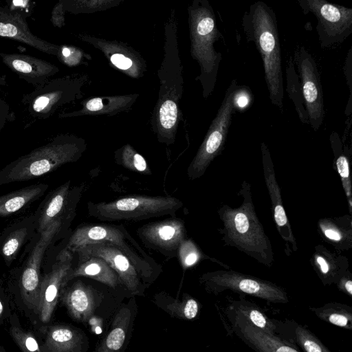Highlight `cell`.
Wrapping results in <instances>:
<instances>
[{"label":"cell","mask_w":352,"mask_h":352,"mask_svg":"<svg viewBox=\"0 0 352 352\" xmlns=\"http://www.w3.org/2000/svg\"><path fill=\"white\" fill-rule=\"evenodd\" d=\"M10 111V107L6 101L0 98V121L8 118Z\"/></svg>","instance_id":"b9f144b4"},{"label":"cell","mask_w":352,"mask_h":352,"mask_svg":"<svg viewBox=\"0 0 352 352\" xmlns=\"http://www.w3.org/2000/svg\"><path fill=\"white\" fill-rule=\"evenodd\" d=\"M286 81L288 96L295 106L296 111L301 122L304 124H309L299 76L296 73L292 56H289L286 67Z\"/></svg>","instance_id":"836d02e7"},{"label":"cell","mask_w":352,"mask_h":352,"mask_svg":"<svg viewBox=\"0 0 352 352\" xmlns=\"http://www.w3.org/2000/svg\"><path fill=\"white\" fill-rule=\"evenodd\" d=\"M241 26L247 41L254 43L261 56L270 99L282 110L283 80L276 13L266 3L257 1L244 12Z\"/></svg>","instance_id":"7a4b0ae2"},{"label":"cell","mask_w":352,"mask_h":352,"mask_svg":"<svg viewBox=\"0 0 352 352\" xmlns=\"http://www.w3.org/2000/svg\"><path fill=\"white\" fill-rule=\"evenodd\" d=\"M44 342L41 352H86L89 339L82 329L67 324L45 325L41 327Z\"/></svg>","instance_id":"44dd1931"},{"label":"cell","mask_w":352,"mask_h":352,"mask_svg":"<svg viewBox=\"0 0 352 352\" xmlns=\"http://www.w3.org/2000/svg\"><path fill=\"white\" fill-rule=\"evenodd\" d=\"M319 319L349 330L352 329V307L340 302H328L320 307H309Z\"/></svg>","instance_id":"d6a6232c"},{"label":"cell","mask_w":352,"mask_h":352,"mask_svg":"<svg viewBox=\"0 0 352 352\" xmlns=\"http://www.w3.org/2000/svg\"><path fill=\"white\" fill-rule=\"evenodd\" d=\"M3 63L34 89L45 84L58 69L46 60L25 54H0Z\"/></svg>","instance_id":"7402d4cb"},{"label":"cell","mask_w":352,"mask_h":352,"mask_svg":"<svg viewBox=\"0 0 352 352\" xmlns=\"http://www.w3.org/2000/svg\"><path fill=\"white\" fill-rule=\"evenodd\" d=\"M330 144L334 155V164L340 177L345 192L350 214L352 212V184L350 175L349 157L351 149L344 146L337 132L333 131L329 137Z\"/></svg>","instance_id":"1f68e13d"},{"label":"cell","mask_w":352,"mask_h":352,"mask_svg":"<svg viewBox=\"0 0 352 352\" xmlns=\"http://www.w3.org/2000/svg\"><path fill=\"white\" fill-rule=\"evenodd\" d=\"M97 243H109L118 246L150 285L162 272V266L146 253L122 225L81 224L69 237L65 248L74 253L80 247Z\"/></svg>","instance_id":"277c9868"},{"label":"cell","mask_w":352,"mask_h":352,"mask_svg":"<svg viewBox=\"0 0 352 352\" xmlns=\"http://www.w3.org/2000/svg\"><path fill=\"white\" fill-rule=\"evenodd\" d=\"M264 179L272 204V210L277 231L285 243V252L287 256L298 250L291 225L285 211L280 188L276 181L274 164L267 144H261Z\"/></svg>","instance_id":"2e32d148"},{"label":"cell","mask_w":352,"mask_h":352,"mask_svg":"<svg viewBox=\"0 0 352 352\" xmlns=\"http://www.w3.org/2000/svg\"><path fill=\"white\" fill-rule=\"evenodd\" d=\"M74 253L67 248L58 254L51 270L41 280L39 300L36 314L40 320L47 324L52 319L59 300L65 278L73 266Z\"/></svg>","instance_id":"9a60e30c"},{"label":"cell","mask_w":352,"mask_h":352,"mask_svg":"<svg viewBox=\"0 0 352 352\" xmlns=\"http://www.w3.org/2000/svg\"><path fill=\"white\" fill-rule=\"evenodd\" d=\"M138 94L102 96L87 99L81 102V108L71 112L59 113L58 118H70L86 115L113 116L129 110Z\"/></svg>","instance_id":"484cf974"},{"label":"cell","mask_w":352,"mask_h":352,"mask_svg":"<svg viewBox=\"0 0 352 352\" xmlns=\"http://www.w3.org/2000/svg\"><path fill=\"white\" fill-rule=\"evenodd\" d=\"M177 258L179 259L183 269L185 271L197 264L203 259H210L218 263L222 264L216 259L209 257L204 254L197 245L190 239H186L181 244L179 250Z\"/></svg>","instance_id":"d590c367"},{"label":"cell","mask_w":352,"mask_h":352,"mask_svg":"<svg viewBox=\"0 0 352 352\" xmlns=\"http://www.w3.org/2000/svg\"><path fill=\"white\" fill-rule=\"evenodd\" d=\"M36 227V216L34 214L16 222L3 232L0 236V254L7 264L15 258Z\"/></svg>","instance_id":"83f0119b"},{"label":"cell","mask_w":352,"mask_h":352,"mask_svg":"<svg viewBox=\"0 0 352 352\" xmlns=\"http://www.w3.org/2000/svg\"><path fill=\"white\" fill-rule=\"evenodd\" d=\"M78 80L60 78L49 80L43 85L23 96L21 102L34 118H49L62 106L82 97Z\"/></svg>","instance_id":"9c48e42d"},{"label":"cell","mask_w":352,"mask_h":352,"mask_svg":"<svg viewBox=\"0 0 352 352\" xmlns=\"http://www.w3.org/2000/svg\"><path fill=\"white\" fill-rule=\"evenodd\" d=\"M0 36L17 40L46 54H57L55 45L30 32L25 14L19 10L0 6Z\"/></svg>","instance_id":"ffe728a7"},{"label":"cell","mask_w":352,"mask_h":352,"mask_svg":"<svg viewBox=\"0 0 352 352\" xmlns=\"http://www.w3.org/2000/svg\"><path fill=\"white\" fill-rule=\"evenodd\" d=\"M237 86V81L234 79L228 87L216 116L188 167L187 175L190 179L201 177L214 159L221 153L235 110L233 98Z\"/></svg>","instance_id":"52a82bcc"},{"label":"cell","mask_w":352,"mask_h":352,"mask_svg":"<svg viewBox=\"0 0 352 352\" xmlns=\"http://www.w3.org/2000/svg\"><path fill=\"white\" fill-rule=\"evenodd\" d=\"M5 350L2 348V346L0 345V351H4Z\"/></svg>","instance_id":"7dc6e473"},{"label":"cell","mask_w":352,"mask_h":352,"mask_svg":"<svg viewBox=\"0 0 352 352\" xmlns=\"http://www.w3.org/2000/svg\"><path fill=\"white\" fill-rule=\"evenodd\" d=\"M338 289L348 295L352 296V274L347 270L346 272L335 284Z\"/></svg>","instance_id":"f35d334b"},{"label":"cell","mask_w":352,"mask_h":352,"mask_svg":"<svg viewBox=\"0 0 352 352\" xmlns=\"http://www.w3.org/2000/svg\"><path fill=\"white\" fill-rule=\"evenodd\" d=\"M344 72L346 78L347 85L349 88L350 94H351L352 84V48L351 47L347 53L344 67Z\"/></svg>","instance_id":"60d3db41"},{"label":"cell","mask_w":352,"mask_h":352,"mask_svg":"<svg viewBox=\"0 0 352 352\" xmlns=\"http://www.w3.org/2000/svg\"><path fill=\"white\" fill-rule=\"evenodd\" d=\"M69 225L57 221L41 232L25 263L21 276V290L24 302L36 314L40 293L41 265L45 253L55 237Z\"/></svg>","instance_id":"4fadbf2b"},{"label":"cell","mask_w":352,"mask_h":352,"mask_svg":"<svg viewBox=\"0 0 352 352\" xmlns=\"http://www.w3.org/2000/svg\"><path fill=\"white\" fill-rule=\"evenodd\" d=\"M183 203L170 196L131 195L105 202L87 204L89 216L103 221H140L175 216Z\"/></svg>","instance_id":"5b68a950"},{"label":"cell","mask_w":352,"mask_h":352,"mask_svg":"<svg viewBox=\"0 0 352 352\" xmlns=\"http://www.w3.org/2000/svg\"><path fill=\"white\" fill-rule=\"evenodd\" d=\"M78 262L72 266L65 278V285L77 277H87L100 282L114 290L124 289L116 272L102 258L78 255Z\"/></svg>","instance_id":"603a6c76"},{"label":"cell","mask_w":352,"mask_h":352,"mask_svg":"<svg viewBox=\"0 0 352 352\" xmlns=\"http://www.w3.org/2000/svg\"><path fill=\"white\" fill-rule=\"evenodd\" d=\"M199 282L207 293L216 296L226 290H231L267 302H289L287 292L281 286L230 268L204 273L199 278Z\"/></svg>","instance_id":"8992f818"},{"label":"cell","mask_w":352,"mask_h":352,"mask_svg":"<svg viewBox=\"0 0 352 352\" xmlns=\"http://www.w3.org/2000/svg\"><path fill=\"white\" fill-rule=\"evenodd\" d=\"M62 54L65 57H68L70 55V50L68 48H64L62 50Z\"/></svg>","instance_id":"f6af8a7d"},{"label":"cell","mask_w":352,"mask_h":352,"mask_svg":"<svg viewBox=\"0 0 352 352\" xmlns=\"http://www.w3.org/2000/svg\"><path fill=\"white\" fill-rule=\"evenodd\" d=\"M59 300L72 320L87 323L95 314L102 300V296L93 287L78 280L67 283L60 293Z\"/></svg>","instance_id":"e0dca14e"},{"label":"cell","mask_w":352,"mask_h":352,"mask_svg":"<svg viewBox=\"0 0 352 352\" xmlns=\"http://www.w3.org/2000/svg\"><path fill=\"white\" fill-rule=\"evenodd\" d=\"M6 313V305L4 304L3 300L0 295V319H2L5 316Z\"/></svg>","instance_id":"7bdbcfd3"},{"label":"cell","mask_w":352,"mask_h":352,"mask_svg":"<svg viewBox=\"0 0 352 352\" xmlns=\"http://www.w3.org/2000/svg\"><path fill=\"white\" fill-rule=\"evenodd\" d=\"M138 305L135 296L122 303L116 310L109 331L95 349L96 352H122L132 335Z\"/></svg>","instance_id":"ac0fdd59"},{"label":"cell","mask_w":352,"mask_h":352,"mask_svg":"<svg viewBox=\"0 0 352 352\" xmlns=\"http://www.w3.org/2000/svg\"><path fill=\"white\" fill-rule=\"evenodd\" d=\"M292 58L297 66L309 124L316 131L325 116L320 73L314 58L304 46H298Z\"/></svg>","instance_id":"30bf717a"},{"label":"cell","mask_w":352,"mask_h":352,"mask_svg":"<svg viewBox=\"0 0 352 352\" xmlns=\"http://www.w3.org/2000/svg\"><path fill=\"white\" fill-rule=\"evenodd\" d=\"M7 120H8V118H6V119H3V120L0 121V132L1 131V130L5 126L7 122Z\"/></svg>","instance_id":"bcb514c9"},{"label":"cell","mask_w":352,"mask_h":352,"mask_svg":"<svg viewBox=\"0 0 352 352\" xmlns=\"http://www.w3.org/2000/svg\"><path fill=\"white\" fill-rule=\"evenodd\" d=\"M275 333L287 343L300 351L307 352H329V349L305 326L292 319L271 318Z\"/></svg>","instance_id":"d4e9b609"},{"label":"cell","mask_w":352,"mask_h":352,"mask_svg":"<svg viewBox=\"0 0 352 352\" xmlns=\"http://www.w3.org/2000/svg\"><path fill=\"white\" fill-rule=\"evenodd\" d=\"M49 187L47 184H32L0 196V217L12 214L41 197Z\"/></svg>","instance_id":"f546056e"},{"label":"cell","mask_w":352,"mask_h":352,"mask_svg":"<svg viewBox=\"0 0 352 352\" xmlns=\"http://www.w3.org/2000/svg\"><path fill=\"white\" fill-rule=\"evenodd\" d=\"M316 274L325 286L336 284L349 270L347 257L333 252L322 244L315 246L309 260Z\"/></svg>","instance_id":"cb8c5ba5"},{"label":"cell","mask_w":352,"mask_h":352,"mask_svg":"<svg viewBox=\"0 0 352 352\" xmlns=\"http://www.w3.org/2000/svg\"><path fill=\"white\" fill-rule=\"evenodd\" d=\"M317 232L322 241L331 245L339 253L352 248L351 214L318 219Z\"/></svg>","instance_id":"4316f807"},{"label":"cell","mask_w":352,"mask_h":352,"mask_svg":"<svg viewBox=\"0 0 352 352\" xmlns=\"http://www.w3.org/2000/svg\"><path fill=\"white\" fill-rule=\"evenodd\" d=\"M10 323V335L21 351L25 352H41V346L38 344L34 336L21 327L18 318L15 314L12 316Z\"/></svg>","instance_id":"8d00e7d4"},{"label":"cell","mask_w":352,"mask_h":352,"mask_svg":"<svg viewBox=\"0 0 352 352\" xmlns=\"http://www.w3.org/2000/svg\"><path fill=\"white\" fill-rule=\"evenodd\" d=\"M253 97L250 89L246 86H237L234 94L233 103L234 109L243 111L249 107Z\"/></svg>","instance_id":"74e56055"},{"label":"cell","mask_w":352,"mask_h":352,"mask_svg":"<svg viewBox=\"0 0 352 352\" xmlns=\"http://www.w3.org/2000/svg\"><path fill=\"white\" fill-rule=\"evenodd\" d=\"M74 253L102 258L116 272L125 290L131 296H145L146 290L151 285L118 246L109 243H91L76 249Z\"/></svg>","instance_id":"8fae6325"},{"label":"cell","mask_w":352,"mask_h":352,"mask_svg":"<svg viewBox=\"0 0 352 352\" xmlns=\"http://www.w3.org/2000/svg\"><path fill=\"white\" fill-rule=\"evenodd\" d=\"M112 63L120 69H128L132 66V60L122 54H115L111 57Z\"/></svg>","instance_id":"ab89813d"},{"label":"cell","mask_w":352,"mask_h":352,"mask_svg":"<svg viewBox=\"0 0 352 352\" xmlns=\"http://www.w3.org/2000/svg\"><path fill=\"white\" fill-rule=\"evenodd\" d=\"M152 300L172 318L180 320H194L199 311V302L186 293L180 300L171 296L166 292H160L153 296Z\"/></svg>","instance_id":"f1b7e54d"},{"label":"cell","mask_w":352,"mask_h":352,"mask_svg":"<svg viewBox=\"0 0 352 352\" xmlns=\"http://www.w3.org/2000/svg\"><path fill=\"white\" fill-rule=\"evenodd\" d=\"M225 314L245 320L270 333L276 334L271 320L254 302L239 296V300H231L225 309Z\"/></svg>","instance_id":"4dcf8cb0"},{"label":"cell","mask_w":352,"mask_h":352,"mask_svg":"<svg viewBox=\"0 0 352 352\" xmlns=\"http://www.w3.org/2000/svg\"><path fill=\"white\" fill-rule=\"evenodd\" d=\"M83 188V185L72 186L71 180H68L50 191L34 213L38 232L41 233L57 221L70 225L76 216Z\"/></svg>","instance_id":"7c38bea8"},{"label":"cell","mask_w":352,"mask_h":352,"mask_svg":"<svg viewBox=\"0 0 352 352\" xmlns=\"http://www.w3.org/2000/svg\"><path fill=\"white\" fill-rule=\"evenodd\" d=\"M6 85L7 82L6 76L0 74V87L6 86Z\"/></svg>","instance_id":"ee69618b"},{"label":"cell","mask_w":352,"mask_h":352,"mask_svg":"<svg viewBox=\"0 0 352 352\" xmlns=\"http://www.w3.org/2000/svg\"><path fill=\"white\" fill-rule=\"evenodd\" d=\"M231 333H235L248 346L258 352H298V348L245 320L225 314Z\"/></svg>","instance_id":"d6986e66"},{"label":"cell","mask_w":352,"mask_h":352,"mask_svg":"<svg viewBox=\"0 0 352 352\" xmlns=\"http://www.w3.org/2000/svg\"><path fill=\"white\" fill-rule=\"evenodd\" d=\"M116 163L132 171L151 174L145 159L132 146L125 144L115 151Z\"/></svg>","instance_id":"e575fe53"},{"label":"cell","mask_w":352,"mask_h":352,"mask_svg":"<svg viewBox=\"0 0 352 352\" xmlns=\"http://www.w3.org/2000/svg\"><path fill=\"white\" fill-rule=\"evenodd\" d=\"M86 148L83 138L73 134H59L4 166L0 170V186L34 179L65 164L76 162Z\"/></svg>","instance_id":"3957f363"},{"label":"cell","mask_w":352,"mask_h":352,"mask_svg":"<svg viewBox=\"0 0 352 352\" xmlns=\"http://www.w3.org/2000/svg\"><path fill=\"white\" fill-rule=\"evenodd\" d=\"M238 195L243 199L240 206L232 208L224 204L217 210L223 223V228L218 229L221 240L225 245L234 248L270 267L274 261L272 246L256 214L248 182H242Z\"/></svg>","instance_id":"6da1fadb"},{"label":"cell","mask_w":352,"mask_h":352,"mask_svg":"<svg viewBox=\"0 0 352 352\" xmlns=\"http://www.w3.org/2000/svg\"><path fill=\"white\" fill-rule=\"evenodd\" d=\"M136 234L144 245L166 259L177 258L182 243L188 238L184 221L175 216L139 227Z\"/></svg>","instance_id":"5bb4252c"},{"label":"cell","mask_w":352,"mask_h":352,"mask_svg":"<svg viewBox=\"0 0 352 352\" xmlns=\"http://www.w3.org/2000/svg\"><path fill=\"white\" fill-rule=\"evenodd\" d=\"M304 14L317 19L316 32L322 49L341 45L352 33V8L327 0H296Z\"/></svg>","instance_id":"ba28073f"}]
</instances>
